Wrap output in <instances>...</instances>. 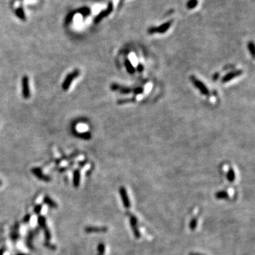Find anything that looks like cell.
Returning <instances> with one entry per match:
<instances>
[{"label": "cell", "mask_w": 255, "mask_h": 255, "mask_svg": "<svg viewBox=\"0 0 255 255\" xmlns=\"http://www.w3.org/2000/svg\"><path fill=\"white\" fill-rule=\"evenodd\" d=\"M111 89L113 91H118L121 94H128L130 93H135V94H140L142 92V89L140 87H137V88L132 89L129 88V87H122L120 86L118 84H112L111 86Z\"/></svg>", "instance_id": "6da1fadb"}, {"label": "cell", "mask_w": 255, "mask_h": 255, "mask_svg": "<svg viewBox=\"0 0 255 255\" xmlns=\"http://www.w3.org/2000/svg\"><path fill=\"white\" fill-rule=\"evenodd\" d=\"M79 74H80V71H79L78 69H75L72 72L69 73L66 76V77H65L64 81H63L62 84V88L63 90H68L69 88L70 87V85L71 84H72V81L74 80L75 78H77L79 75Z\"/></svg>", "instance_id": "7a4b0ae2"}, {"label": "cell", "mask_w": 255, "mask_h": 255, "mask_svg": "<svg viewBox=\"0 0 255 255\" xmlns=\"http://www.w3.org/2000/svg\"><path fill=\"white\" fill-rule=\"evenodd\" d=\"M191 80L193 84V85H194V87L198 89V90H199V91L202 94L206 95V96L209 95V89H208V87L206 86V84L203 82V81H201V80H199V79L196 78L194 76L191 77Z\"/></svg>", "instance_id": "3957f363"}, {"label": "cell", "mask_w": 255, "mask_h": 255, "mask_svg": "<svg viewBox=\"0 0 255 255\" xmlns=\"http://www.w3.org/2000/svg\"><path fill=\"white\" fill-rule=\"evenodd\" d=\"M21 87H22V96L24 99H28L30 97L29 78L26 75L22 77L21 79Z\"/></svg>", "instance_id": "277c9868"}, {"label": "cell", "mask_w": 255, "mask_h": 255, "mask_svg": "<svg viewBox=\"0 0 255 255\" xmlns=\"http://www.w3.org/2000/svg\"><path fill=\"white\" fill-rule=\"evenodd\" d=\"M242 74V70H236L231 71V72H228V74H226L225 76L223 77V79H222V81H223V83H228L231 80H232V79L241 76Z\"/></svg>", "instance_id": "5b68a950"}, {"label": "cell", "mask_w": 255, "mask_h": 255, "mask_svg": "<svg viewBox=\"0 0 255 255\" xmlns=\"http://www.w3.org/2000/svg\"><path fill=\"white\" fill-rule=\"evenodd\" d=\"M119 193H120V195H121L123 206L125 207L126 209H129V208L130 207V206H131V204H130V201L129 200V198H128L126 189L124 188L123 186H121L119 189Z\"/></svg>", "instance_id": "8992f818"}, {"label": "cell", "mask_w": 255, "mask_h": 255, "mask_svg": "<svg viewBox=\"0 0 255 255\" xmlns=\"http://www.w3.org/2000/svg\"><path fill=\"white\" fill-rule=\"evenodd\" d=\"M31 172L33 174L35 175L38 179H40V180L46 181V182H48V181H50V177L44 174L42 172L41 169L38 168V167H33V168H32Z\"/></svg>", "instance_id": "52a82bcc"}, {"label": "cell", "mask_w": 255, "mask_h": 255, "mask_svg": "<svg viewBox=\"0 0 255 255\" xmlns=\"http://www.w3.org/2000/svg\"><path fill=\"white\" fill-rule=\"evenodd\" d=\"M112 10H113V5H112L111 3H109V6H108V8L107 9L102 11L101 13H99L97 16H96L94 20V23L98 24L99 21H101V20L104 19V18L106 17V16H108L110 13H111Z\"/></svg>", "instance_id": "ba28073f"}, {"label": "cell", "mask_w": 255, "mask_h": 255, "mask_svg": "<svg viewBox=\"0 0 255 255\" xmlns=\"http://www.w3.org/2000/svg\"><path fill=\"white\" fill-rule=\"evenodd\" d=\"M172 24V21H169L166 24H162L159 27H155V28H150L149 29V33H165L167 30L169 29V26Z\"/></svg>", "instance_id": "9c48e42d"}, {"label": "cell", "mask_w": 255, "mask_h": 255, "mask_svg": "<svg viewBox=\"0 0 255 255\" xmlns=\"http://www.w3.org/2000/svg\"><path fill=\"white\" fill-rule=\"evenodd\" d=\"M84 231L87 233H94V232H97V233H101V232H106L108 231V228L105 227H96V226H87L84 228Z\"/></svg>", "instance_id": "30bf717a"}, {"label": "cell", "mask_w": 255, "mask_h": 255, "mask_svg": "<svg viewBox=\"0 0 255 255\" xmlns=\"http://www.w3.org/2000/svg\"><path fill=\"white\" fill-rule=\"evenodd\" d=\"M73 184L76 188L80 184V172L78 169L75 170L74 174H73Z\"/></svg>", "instance_id": "8fae6325"}, {"label": "cell", "mask_w": 255, "mask_h": 255, "mask_svg": "<svg viewBox=\"0 0 255 255\" xmlns=\"http://www.w3.org/2000/svg\"><path fill=\"white\" fill-rule=\"evenodd\" d=\"M43 203H46V205H48L49 207L53 208V209H56V208H58V204H57L52 199H50V197L48 196H44Z\"/></svg>", "instance_id": "7c38bea8"}, {"label": "cell", "mask_w": 255, "mask_h": 255, "mask_svg": "<svg viewBox=\"0 0 255 255\" xmlns=\"http://www.w3.org/2000/svg\"><path fill=\"white\" fill-rule=\"evenodd\" d=\"M77 137H78L83 140H89L91 139V135L89 132H75Z\"/></svg>", "instance_id": "4fadbf2b"}, {"label": "cell", "mask_w": 255, "mask_h": 255, "mask_svg": "<svg viewBox=\"0 0 255 255\" xmlns=\"http://www.w3.org/2000/svg\"><path fill=\"white\" fill-rule=\"evenodd\" d=\"M130 225L132 230V232H133L135 237L136 239H139V238L140 237V236H141V234H140V230L139 229H138L137 224H130Z\"/></svg>", "instance_id": "5bb4252c"}, {"label": "cell", "mask_w": 255, "mask_h": 255, "mask_svg": "<svg viewBox=\"0 0 255 255\" xmlns=\"http://www.w3.org/2000/svg\"><path fill=\"white\" fill-rule=\"evenodd\" d=\"M215 196L217 199H227L229 196L226 191H219L215 193Z\"/></svg>", "instance_id": "9a60e30c"}, {"label": "cell", "mask_w": 255, "mask_h": 255, "mask_svg": "<svg viewBox=\"0 0 255 255\" xmlns=\"http://www.w3.org/2000/svg\"><path fill=\"white\" fill-rule=\"evenodd\" d=\"M15 14L22 21H25L26 20L25 13H24V9L22 8H19V9H16L15 11Z\"/></svg>", "instance_id": "2e32d148"}, {"label": "cell", "mask_w": 255, "mask_h": 255, "mask_svg": "<svg viewBox=\"0 0 255 255\" xmlns=\"http://www.w3.org/2000/svg\"><path fill=\"white\" fill-rule=\"evenodd\" d=\"M227 179L230 182H233L234 181V179H235V173H234L233 169L230 168L229 170H228L227 174Z\"/></svg>", "instance_id": "e0dca14e"}, {"label": "cell", "mask_w": 255, "mask_h": 255, "mask_svg": "<svg viewBox=\"0 0 255 255\" xmlns=\"http://www.w3.org/2000/svg\"><path fill=\"white\" fill-rule=\"evenodd\" d=\"M125 65H126V69H127L128 72L130 73V74H132V73L135 72V68H134L133 65H132V64L131 61L126 60V62H125Z\"/></svg>", "instance_id": "ac0fdd59"}, {"label": "cell", "mask_w": 255, "mask_h": 255, "mask_svg": "<svg viewBox=\"0 0 255 255\" xmlns=\"http://www.w3.org/2000/svg\"><path fill=\"white\" fill-rule=\"evenodd\" d=\"M38 225H40V227L42 228L43 229H44V228H46L47 227V226H46V218L44 217V216H42V215L38 216Z\"/></svg>", "instance_id": "d6986e66"}, {"label": "cell", "mask_w": 255, "mask_h": 255, "mask_svg": "<svg viewBox=\"0 0 255 255\" xmlns=\"http://www.w3.org/2000/svg\"><path fill=\"white\" fill-rule=\"evenodd\" d=\"M77 12H78V13L81 14V15L83 16H87L90 14V9H89V8L88 7H81L80 9H79L77 10Z\"/></svg>", "instance_id": "ffe728a7"}, {"label": "cell", "mask_w": 255, "mask_h": 255, "mask_svg": "<svg viewBox=\"0 0 255 255\" xmlns=\"http://www.w3.org/2000/svg\"><path fill=\"white\" fill-rule=\"evenodd\" d=\"M198 225V219L197 218H193L191 220L190 223H189V228L191 230H194L197 227Z\"/></svg>", "instance_id": "44dd1931"}, {"label": "cell", "mask_w": 255, "mask_h": 255, "mask_svg": "<svg viewBox=\"0 0 255 255\" xmlns=\"http://www.w3.org/2000/svg\"><path fill=\"white\" fill-rule=\"evenodd\" d=\"M75 14H76V12H73V11L68 14V15L67 16L66 19H65V21L66 25H68V24H70L71 22H72L73 17H74V15Z\"/></svg>", "instance_id": "7402d4cb"}, {"label": "cell", "mask_w": 255, "mask_h": 255, "mask_svg": "<svg viewBox=\"0 0 255 255\" xmlns=\"http://www.w3.org/2000/svg\"><path fill=\"white\" fill-rule=\"evenodd\" d=\"M105 245L103 243H100L98 245V254L97 255H104L105 253Z\"/></svg>", "instance_id": "603a6c76"}, {"label": "cell", "mask_w": 255, "mask_h": 255, "mask_svg": "<svg viewBox=\"0 0 255 255\" xmlns=\"http://www.w3.org/2000/svg\"><path fill=\"white\" fill-rule=\"evenodd\" d=\"M248 49H249V50H250V53L252 54V56L253 57V58H254V53H255L254 45L252 42H250L248 43Z\"/></svg>", "instance_id": "cb8c5ba5"}, {"label": "cell", "mask_w": 255, "mask_h": 255, "mask_svg": "<svg viewBox=\"0 0 255 255\" xmlns=\"http://www.w3.org/2000/svg\"><path fill=\"white\" fill-rule=\"evenodd\" d=\"M44 234H45V237H46V240L47 242H48L49 240L51 239V233L50 230L48 229V228H44Z\"/></svg>", "instance_id": "d4e9b609"}, {"label": "cell", "mask_w": 255, "mask_h": 255, "mask_svg": "<svg viewBox=\"0 0 255 255\" xmlns=\"http://www.w3.org/2000/svg\"><path fill=\"white\" fill-rule=\"evenodd\" d=\"M197 0H190V1H189L188 4H187V6H188L189 9H193V8H194L197 5Z\"/></svg>", "instance_id": "484cf974"}, {"label": "cell", "mask_w": 255, "mask_h": 255, "mask_svg": "<svg viewBox=\"0 0 255 255\" xmlns=\"http://www.w3.org/2000/svg\"><path fill=\"white\" fill-rule=\"evenodd\" d=\"M42 210V206L41 205H36L35 207H34V212L36 214H40V212H41Z\"/></svg>", "instance_id": "4316f807"}, {"label": "cell", "mask_w": 255, "mask_h": 255, "mask_svg": "<svg viewBox=\"0 0 255 255\" xmlns=\"http://www.w3.org/2000/svg\"><path fill=\"white\" fill-rule=\"evenodd\" d=\"M19 237V233H18V232H16V231L12 232L11 234V239L13 240H18Z\"/></svg>", "instance_id": "83f0119b"}, {"label": "cell", "mask_w": 255, "mask_h": 255, "mask_svg": "<svg viewBox=\"0 0 255 255\" xmlns=\"http://www.w3.org/2000/svg\"><path fill=\"white\" fill-rule=\"evenodd\" d=\"M30 217H31L30 214H26V215L24 216V218H23V223H28L30 219Z\"/></svg>", "instance_id": "f1b7e54d"}, {"label": "cell", "mask_w": 255, "mask_h": 255, "mask_svg": "<svg viewBox=\"0 0 255 255\" xmlns=\"http://www.w3.org/2000/svg\"><path fill=\"white\" fill-rule=\"evenodd\" d=\"M44 245L46 246V247H48V248H49V249H50V250H56V246H55V245H53V244H50V243H49L48 242H45V244H44Z\"/></svg>", "instance_id": "f546056e"}, {"label": "cell", "mask_w": 255, "mask_h": 255, "mask_svg": "<svg viewBox=\"0 0 255 255\" xmlns=\"http://www.w3.org/2000/svg\"><path fill=\"white\" fill-rule=\"evenodd\" d=\"M189 255H205L203 254H201V253H197V252H190Z\"/></svg>", "instance_id": "4dcf8cb0"}, {"label": "cell", "mask_w": 255, "mask_h": 255, "mask_svg": "<svg viewBox=\"0 0 255 255\" xmlns=\"http://www.w3.org/2000/svg\"><path fill=\"white\" fill-rule=\"evenodd\" d=\"M5 249L4 248H2L1 250H0V255H3L4 254V252H5Z\"/></svg>", "instance_id": "1f68e13d"}, {"label": "cell", "mask_w": 255, "mask_h": 255, "mask_svg": "<svg viewBox=\"0 0 255 255\" xmlns=\"http://www.w3.org/2000/svg\"><path fill=\"white\" fill-rule=\"evenodd\" d=\"M17 255H29V254H18Z\"/></svg>", "instance_id": "d6a6232c"}, {"label": "cell", "mask_w": 255, "mask_h": 255, "mask_svg": "<svg viewBox=\"0 0 255 255\" xmlns=\"http://www.w3.org/2000/svg\"><path fill=\"white\" fill-rule=\"evenodd\" d=\"M2 184V181L0 180V186H1Z\"/></svg>", "instance_id": "836d02e7"}]
</instances>
